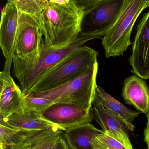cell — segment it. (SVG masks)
Listing matches in <instances>:
<instances>
[{"label":"cell","instance_id":"obj_20","mask_svg":"<svg viewBox=\"0 0 149 149\" xmlns=\"http://www.w3.org/2000/svg\"><path fill=\"white\" fill-rule=\"evenodd\" d=\"M91 145L93 149H131L104 132L93 138Z\"/></svg>","mask_w":149,"mask_h":149},{"label":"cell","instance_id":"obj_21","mask_svg":"<svg viewBox=\"0 0 149 149\" xmlns=\"http://www.w3.org/2000/svg\"><path fill=\"white\" fill-rule=\"evenodd\" d=\"M53 104L50 100L45 98L25 95L23 111H34L41 114Z\"/></svg>","mask_w":149,"mask_h":149},{"label":"cell","instance_id":"obj_22","mask_svg":"<svg viewBox=\"0 0 149 149\" xmlns=\"http://www.w3.org/2000/svg\"><path fill=\"white\" fill-rule=\"evenodd\" d=\"M52 149H71L69 146L65 139L61 135L57 137Z\"/></svg>","mask_w":149,"mask_h":149},{"label":"cell","instance_id":"obj_18","mask_svg":"<svg viewBox=\"0 0 149 149\" xmlns=\"http://www.w3.org/2000/svg\"><path fill=\"white\" fill-rule=\"evenodd\" d=\"M60 127H55L46 130H40L27 138L18 144L9 147L7 149H35L42 142L54 137L58 136L63 132Z\"/></svg>","mask_w":149,"mask_h":149},{"label":"cell","instance_id":"obj_10","mask_svg":"<svg viewBox=\"0 0 149 149\" xmlns=\"http://www.w3.org/2000/svg\"><path fill=\"white\" fill-rule=\"evenodd\" d=\"M11 66L5 64L0 73V118L23 111L25 95L10 74Z\"/></svg>","mask_w":149,"mask_h":149},{"label":"cell","instance_id":"obj_6","mask_svg":"<svg viewBox=\"0 0 149 149\" xmlns=\"http://www.w3.org/2000/svg\"><path fill=\"white\" fill-rule=\"evenodd\" d=\"M83 10L80 36H104L116 21L125 0H76Z\"/></svg>","mask_w":149,"mask_h":149},{"label":"cell","instance_id":"obj_25","mask_svg":"<svg viewBox=\"0 0 149 149\" xmlns=\"http://www.w3.org/2000/svg\"><path fill=\"white\" fill-rule=\"evenodd\" d=\"M0 149H7V148L5 146H0Z\"/></svg>","mask_w":149,"mask_h":149},{"label":"cell","instance_id":"obj_8","mask_svg":"<svg viewBox=\"0 0 149 149\" xmlns=\"http://www.w3.org/2000/svg\"><path fill=\"white\" fill-rule=\"evenodd\" d=\"M129 61L133 74L142 79H149V11L138 25Z\"/></svg>","mask_w":149,"mask_h":149},{"label":"cell","instance_id":"obj_16","mask_svg":"<svg viewBox=\"0 0 149 149\" xmlns=\"http://www.w3.org/2000/svg\"><path fill=\"white\" fill-rule=\"evenodd\" d=\"M104 132L88 123L67 130L64 137L71 149H93L91 140L97 135Z\"/></svg>","mask_w":149,"mask_h":149},{"label":"cell","instance_id":"obj_5","mask_svg":"<svg viewBox=\"0 0 149 149\" xmlns=\"http://www.w3.org/2000/svg\"><path fill=\"white\" fill-rule=\"evenodd\" d=\"M149 7V0H125L123 10L102 40L107 58L123 55L131 45L133 26L140 14Z\"/></svg>","mask_w":149,"mask_h":149},{"label":"cell","instance_id":"obj_24","mask_svg":"<svg viewBox=\"0 0 149 149\" xmlns=\"http://www.w3.org/2000/svg\"><path fill=\"white\" fill-rule=\"evenodd\" d=\"M147 121L146 123V128L144 130V139L145 142L146 143L149 148V111L146 115Z\"/></svg>","mask_w":149,"mask_h":149},{"label":"cell","instance_id":"obj_11","mask_svg":"<svg viewBox=\"0 0 149 149\" xmlns=\"http://www.w3.org/2000/svg\"><path fill=\"white\" fill-rule=\"evenodd\" d=\"M19 15L13 0H8L1 11L0 24V47L6 62L13 63Z\"/></svg>","mask_w":149,"mask_h":149},{"label":"cell","instance_id":"obj_7","mask_svg":"<svg viewBox=\"0 0 149 149\" xmlns=\"http://www.w3.org/2000/svg\"><path fill=\"white\" fill-rule=\"evenodd\" d=\"M19 22L13 56L25 57L38 52L43 35L36 18L19 12Z\"/></svg>","mask_w":149,"mask_h":149},{"label":"cell","instance_id":"obj_23","mask_svg":"<svg viewBox=\"0 0 149 149\" xmlns=\"http://www.w3.org/2000/svg\"><path fill=\"white\" fill-rule=\"evenodd\" d=\"M58 136L54 137L45 140L38 145L35 149H50L53 148Z\"/></svg>","mask_w":149,"mask_h":149},{"label":"cell","instance_id":"obj_3","mask_svg":"<svg viewBox=\"0 0 149 149\" xmlns=\"http://www.w3.org/2000/svg\"><path fill=\"white\" fill-rule=\"evenodd\" d=\"M97 55L94 49L83 46L43 72L26 95L52 89L81 75L97 63Z\"/></svg>","mask_w":149,"mask_h":149},{"label":"cell","instance_id":"obj_2","mask_svg":"<svg viewBox=\"0 0 149 149\" xmlns=\"http://www.w3.org/2000/svg\"><path fill=\"white\" fill-rule=\"evenodd\" d=\"M100 38L95 35L79 36L67 45L59 47H50L43 40L39 51L25 57L13 56V75L19 80L26 95L40 76L69 55L82 47L87 42Z\"/></svg>","mask_w":149,"mask_h":149},{"label":"cell","instance_id":"obj_27","mask_svg":"<svg viewBox=\"0 0 149 149\" xmlns=\"http://www.w3.org/2000/svg\"><path fill=\"white\" fill-rule=\"evenodd\" d=\"M53 149V148H51V149Z\"/></svg>","mask_w":149,"mask_h":149},{"label":"cell","instance_id":"obj_9","mask_svg":"<svg viewBox=\"0 0 149 149\" xmlns=\"http://www.w3.org/2000/svg\"><path fill=\"white\" fill-rule=\"evenodd\" d=\"M41 115L65 131L88 123L93 119L92 110L88 111L74 104L67 103L53 104Z\"/></svg>","mask_w":149,"mask_h":149},{"label":"cell","instance_id":"obj_12","mask_svg":"<svg viewBox=\"0 0 149 149\" xmlns=\"http://www.w3.org/2000/svg\"><path fill=\"white\" fill-rule=\"evenodd\" d=\"M93 118L99 124L104 133L133 149L126 126L121 119L101 104H93Z\"/></svg>","mask_w":149,"mask_h":149},{"label":"cell","instance_id":"obj_4","mask_svg":"<svg viewBox=\"0 0 149 149\" xmlns=\"http://www.w3.org/2000/svg\"><path fill=\"white\" fill-rule=\"evenodd\" d=\"M98 69V63H97L81 75L61 86L47 91L32 92L25 96L45 98L54 104H74L91 111L97 85Z\"/></svg>","mask_w":149,"mask_h":149},{"label":"cell","instance_id":"obj_17","mask_svg":"<svg viewBox=\"0 0 149 149\" xmlns=\"http://www.w3.org/2000/svg\"><path fill=\"white\" fill-rule=\"evenodd\" d=\"M38 131L14 129L0 123V146L9 147L18 144Z\"/></svg>","mask_w":149,"mask_h":149},{"label":"cell","instance_id":"obj_26","mask_svg":"<svg viewBox=\"0 0 149 149\" xmlns=\"http://www.w3.org/2000/svg\"><path fill=\"white\" fill-rule=\"evenodd\" d=\"M149 149V148H147V149Z\"/></svg>","mask_w":149,"mask_h":149},{"label":"cell","instance_id":"obj_14","mask_svg":"<svg viewBox=\"0 0 149 149\" xmlns=\"http://www.w3.org/2000/svg\"><path fill=\"white\" fill-rule=\"evenodd\" d=\"M0 123L14 129L31 131L46 130L60 127L43 118L39 113L24 111L14 113L4 119L0 118Z\"/></svg>","mask_w":149,"mask_h":149},{"label":"cell","instance_id":"obj_13","mask_svg":"<svg viewBox=\"0 0 149 149\" xmlns=\"http://www.w3.org/2000/svg\"><path fill=\"white\" fill-rule=\"evenodd\" d=\"M122 96L127 104L133 105L144 114L149 111V88L144 81L136 75L125 80Z\"/></svg>","mask_w":149,"mask_h":149},{"label":"cell","instance_id":"obj_1","mask_svg":"<svg viewBox=\"0 0 149 149\" xmlns=\"http://www.w3.org/2000/svg\"><path fill=\"white\" fill-rule=\"evenodd\" d=\"M82 8L75 0H48L38 21L46 44L56 48L69 44L80 34Z\"/></svg>","mask_w":149,"mask_h":149},{"label":"cell","instance_id":"obj_15","mask_svg":"<svg viewBox=\"0 0 149 149\" xmlns=\"http://www.w3.org/2000/svg\"><path fill=\"white\" fill-rule=\"evenodd\" d=\"M93 104H102L118 116L123 122L127 130L134 131L135 126L132 125V122L140 112L129 109L97 85L96 88Z\"/></svg>","mask_w":149,"mask_h":149},{"label":"cell","instance_id":"obj_19","mask_svg":"<svg viewBox=\"0 0 149 149\" xmlns=\"http://www.w3.org/2000/svg\"><path fill=\"white\" fill-rule=\"evenodd\" d=\"M21 13L35 17L39 16L48 5V0H13Z\"/></svg>","mask_w":149,"mask_h":149}]
</instances>
